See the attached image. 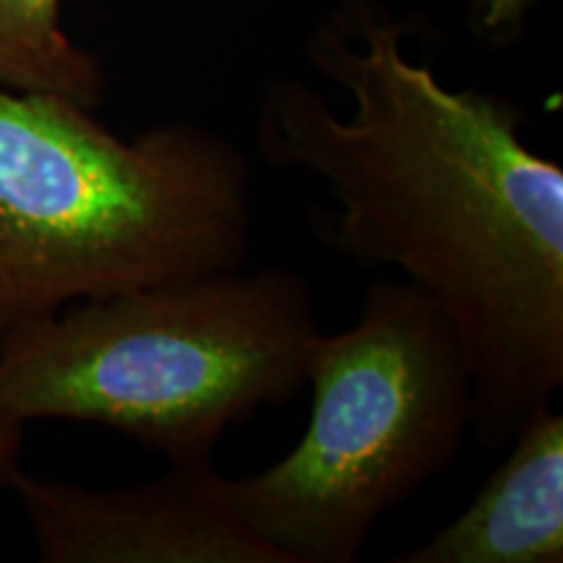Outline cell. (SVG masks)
Here are the masks:
<instances>
[{"label":"cell","instance_id":"obj_7","mask_svg":"<svg viewBox=\"0 0 563 563\" xmlns=\"http://www.w3.org/2000/svg\"><path fill=\"white\" fill-rule=\"evenodd\" d=\"M0 87L51 91L97 110L108 76L68 34L63 0H0Z\"/></svg>","mask_w":563,"mask_h":563},{"label":"cell","instance_id":"obj_8","mask_svg":"<svg viewBox=\"0 0 563 563\" xmlns=\"http://www.w3.org/2000/svg\"><path fill=\"white\" fill-rule=\"evenodd\" d=\"M24 428L19 420L0 412V488H9L19 470L21 443H24Z\"/></svg>","mask_w":563,"mask_h":563},{"label":"cell","instance_id":"obj_1","mask_svg":"<svg viewBox=\"0 0 563 563\" xmlns=\"http://www.w3.org/2000/svg\"><path fill=\"white\" fill-rule=\"evenodd\" d=\"M405 40L384 5H336L306 55L352 110L277 79L258 102L256 146L332 194L336 209L311 211L327 249L399 272L454 321L473 428L498 449L563 386V167L527 144L517 102L449 89Z\"/></svg>","mask_w":563,"mask_h":563},{"label":"cell","instance_id":"obj_6","mask_svg":"<svg viewBox=\"0 0 563 563\" xmlns=\"http://www.w3.org/2000/svg\"><path fill=\"white\" fill-rule=\"evenodd\" d=\"M473 504L394 563H561L563 415L538 407Z\"/></svg>","mask_w":563,"mask_h":563},{"label":"cell","instance_id":"obj_2","mask_svg":"<svg viewBox=\"0 0 563 563\" xmlns=\"http://www.w3.org/2000/svg\"><path fill=\"white\" fill-rule=\"evenodd\" d=\"M251 178L207 125L123 139L70 97L0 87V340L74 302L245 266Z\"/></svg>","mask_w":563,"mask_h":563},{"label":"cell","instance_id":"obj_3","mask_svg":"<svg viewBox=\"0 0 563 563\" xmlns=\"http://www.w3.org/2000/svg\"><path fill=\"white\" fill-rule=\"evenodd\" d=\"M321 336L306 277L217 269L74 302L0 340V412L129 435L167 462L211 460L230 426L306 386Z\"/></svg>","mask_w":563,"mask_h":563},{"label":"cell","instance_id":"obj_5","mask_svg":"<svg viewBox=\"0 0 563 563\" xmlns=\"http://www.w3.org/2000/svg\"><path fill=\"white\" fill-rule=\"evenodd\" d=\"M131 488L84 485L16 470V493L45 563H287L220 493L211 460L167 462Z\"/></svg>","mask_w":563,"mask_h":563},{"label":"cell","instance_id":"obj_4","mask_svg":"<svg viewBox=\"0 0 563 563\" xmlns=\"http://www.w3.org/2000/svg\"><path fill=\"white\" fill-rule=\"evenodd\" d=\"M311 420L285 460L220 477L228 506L287 563H352L373 527L452 470L475 422L454 321L407 279H376L350 329L308 357Z\"/></svg>","mask_w":563,"mask_h":563}]
</instances>
